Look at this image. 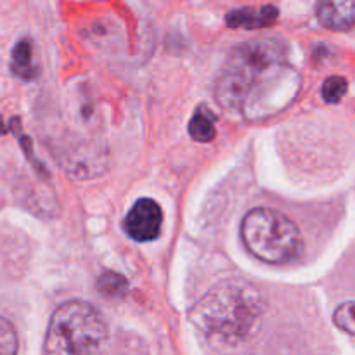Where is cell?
Segmentation results:
<instances>
[{"label":"cell","instance_id":"cell-1","mask_svg":"<svg viewBox=\"0 0 355 355\" xmlns=\"http://www.w3.org/2000/svg\"><path fill=\"white\" fill-rule=\"evenodd\" d=\"M291 68L277 40L245 42L232 49L215 85V99L227 113L262 118L277 113L288 101Z\"/></svg>","mask_w":355,"mask_h":355},{"label":"cell","instance_id":"cell-2","mask_svg":"<svg viewBox=\"0 0 355 355\" xmlns=\"http://www.w3.org/2000/svg\"><path fill=\"white\" fill-rule=\"evenodd\" d=\"M267 309L262 291L245 279L215 284L191 309L189 319L207 336L224 345L243 343Z\"/></svg>","mask_w":355,"mask_h":355},{"label":"cell","instance_id":"cell-3","mask_svg":"<svg viewBox=\"0 0 355 355\" xmlns=\"http://www.w3.org/2000/svg\"><path fill=\"white\" fill-rule=\"evenodd\" d=\"M107 343V326L97 309L71 300L55 309L45 335V354H96Z\"/></svg>","mask_w":355,"mask_h":355},{"label":"cell","instance_id":"cell-4","mask_svg":"<svg viewBox=\"0 0 355 355\" xmlns=\"http://www.w3.org/2000/svg\"><path fill=\"white\" fill-rule=\"evenodd\" d=\"M241 238L262 262L286 266L304 252V239L293 220L272 208H253L241 222Z\"/></svg>","mask_w":355,"mask_h":355},{"label":"cell","instance_id":"cell-5","mask_svg":"<svg viewBox=\"0 0 355 355\" xmlns=\"http://www.w3.org/2000/svg\"><path fill=\"white\" fill-rule=\"evenodd\" d=\"M162 222L163 214L159 205L155 200L142 198L128 211V215L125 217L123 227L125 232L134 241L148 243L158 238L159 231H162Z\"/></svg>","mask_w":355,"mask_h":355},{"label":"cell","instance_id":"cell-6","mask_svg":"<svg viewBox=\"0 0 355 355\" xmlns=\"http://www.w3.org/2000/svg\"><path fill=\"white\" fill-rule=\"evenodd\" d=\"M319 23L331 31H345L355 26V0H318Z\"/></svg>","mask_w":355,"mask_h":355},{"label":"cell","instance_id":"cell-7","mask_svg":"<svg viewBox=\"0 0 355 355\" xmlns=\"http://www.w3.org/2000/svg\"><path fill=\"white\" fill-rule=\"evenodd\" d=\"M279 10L274 6L263 7H241L227 12L225 23L229 28H245V30H259L269 28L276 23Z\"/></svg>","mask_w":355,"mask_h":355},{"label":"cell","instance_id":"cell-8","mask_svg":"<svg viewBox=\"0 0 355 355\" xmlns=\"http://www.w3.org/2000/svg\"><path fill=\"white\" fill-rule=\"evenodd\" d=\"M10 69L14 75L21 80H35L38 75V66L35 62L33 54V42L30 38H21L12 49V55H10Z\"/></svg>","mask_w":355,"mask_h":355},{"label":"cell","instance_id":"cell-9","mask_svg":"<svg viewBox=\"0 0 355 355\" xmlns=\"http://www.w3.org/2000/svg\"><path fill=\"white\" fill-rule=\"evenodd\" d=\"M215 123L214 116L205 107H198L189 121V135L196 142H210L215 139Z\"/></svg>","mask_w":355,"mask_h":355},{"label":"cell","instance_id":"cell-10","mask_svg":"<svg viewBox=\"0 0 355 355\" xmlns=\"http://www.w3.org/2000/svg\"><path fill=\"white\" fill-rule=\"evenodd\" d=\"M97 290L101 295L110 298H121L128 290V283L121 274L106 272L97 281Z\"/></svg>","mask_w":355,"mask_h":355},{"label":"cell","instance_id":"cell-11","mask_svg":"<svg viewBox=\"0 0 355 355\" xmlns=\"http://www.w3.org/2000/svg\"><path fill=\"white\" fill-rule=\"evenodd\" d=\"M347 89H349V83H347V80L343 76H329L322 83V99L328 104H338L347 94Z\"/></svg>","mask_w":355,"mask_h":355},{"label":"cell","instance_id":"cell-12","mask_svg":"<svg viewBox=\"0 0 355 355\" xmlns=\"http://www.w3.org/2000/svg\"><path fill=\"white\" fill-rule=\"evenodd\" d=\"M333 321L342 331L355 335V302H345L333 314Z\"/></svg>","mask_w":355,"mask_h":355},{"label":"cell","instance_id":"cell-13","mask_svg":"<svg viewBox=\"0 0 355 355\" xmlns=\"http://www.w3.org/2000/svg\"><path fill=\"white\" fill-rule=\"evenodd\" d=\"M17 352V335L14 326L7 319L0 318V355Z\"/></svg>","mask_w":355,"mask_h":355},{"label":"cell","instance_id":"cell-14","mask_svg":"<svg viewBox=\"0 0 355 355\" xmlns=\"http://www.w3.org/2000/svg\"><path fill=\"white\" fill-rule=\"evenodd\" d=\"M7 132V128H6V125H3V120H2V116H0V135H3Z\"/></svg>","mask_w":355,"mask_h":355}]
</instances>
